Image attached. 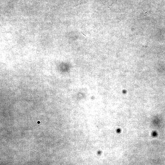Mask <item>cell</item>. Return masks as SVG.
<instances>
[{
	"label": "cell",
	"mask_w": 165,
	"mask_h": 165,
	"mask_svg": "<svg viewBox=\"0 0 165 165\" xmlns=\"http://www.w3.org/2000/svg\"><path fill=\"white\" fill-rule=\"evenodd\" d=\"M148 11H147V12H146L145 13H144V16H146V13L147 12H148Z\"/></svg>",
	"instance_id": "obj_1"
},
{
	"label": "cell",
	"mask_w": 165,
	"mask_h": 165,
	"mask_svg": "<svg viewBox=\"0 0 165 165\" xmlns=\"http://www.w3.org/2000/svg\"><path fill=\"white\" fill-rule=\"evenodd\" d=\"M81 1V0H80V1Z\"/></svg>",
	"instance_id": "obj_2"
}]
</instances>
